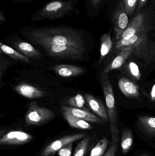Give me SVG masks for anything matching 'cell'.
Segmentation results:
<instances>
[{"instance_id":"1","label":"cell","mask_w":155,"mask_h":156,"mask_svg":"<svg viewBox=\"0 0 155 156\" xmlns=\"http://www.w3.org/2000/svg\"><path fill=\"white\" fill-rule=\"evenodd\" d=\"M20 31L22 36L42 48L52 45H68L86 50V33L82 29L61 25L24 27Z\"/></svg>"},{"instance_id":"2","label":"cell","mask_w":155,"mask_h":156,"mask_svg":"<svg viewBox=\"0 0 155 156\" xmlns=\"http://www.w3.org/2000/svg\"><path fill=\"white\" fill-rule=\"evenodd\" d=\"M79 0H53L48 2L35 11L30 18L31 22L54 20L65 16L80 14L76 8Z\"/></svg>"},{"instance_id":"3","label":"cell","mask_w":155,"mask_h":156,"mask_svg":"<svg viewBox=\"0 0 155 156\" xmlns=\"http://www.w3.org/2000/svg\"><path fill=\"white\" fill-rule=\"evenodd\" d=\"M149 33H141L119 39L116 47L118 49L131 46L133 48V54L136 56L149 60L153 57V42L149 37Z\"/></svg>"},{"instance_id":"4","label":"cell","mask_w":155,"mask_h":156,"mask_svg":"<svg viewBox=\"0 0 155 156\" xmlns=\"http://www.w3.org/2000/svg\"><path fill=\"white\" fill-rule=\"evenodd\" d=\"M155 31V11L149 5L134 16L120 39L141 33Z\"/></svg>"},{"instance_id":"5","label":"cell","mask_w":155,"mask_h":156,"mask_svg":"<svg viewBox=\"0 0 155 156\" xmlns=\"http://www.w3.org/2000/svg\"><path fill=\"white\" fill-rule=\"evenodd\" d=\"M100 81L105 99L108 119L110 121L112 142L118 143L119 130L117 127V113L113 87L109 80L107 74L102 73Z\"/></svg>"},{"instance_id":"6","label":"cell","mask_w":155,"mask_h":156,"mask_svg":"<svg viewBox=\"0 0 155 156\" xmlns=\"http://www.w3.org/2000/svg\"><path fill=\"white\" fill-rule=\"evenodd\" d=\"M55 114L51 110L40 106L35 102L30 103L25 115L28 125H40L54 118Z\"/></svg>"},{"instance_id":"7","label":"cell","mask_w":155,"mask_h":156,"mask_svg":"<svg viewBox=\"0 0 155 156\" xmlns=\"http://www.w3.org/2000/svg\"><path fill=\"white\" fill-rule=\"evenodd\" d=\"M49 56L56 58L78 60L83 57L85 50L68 45L47 46L43 48Z\"/></svg>"},{"instance_id":"8","label":"cell","mask_w":155,"mask_h":156,"mask_svg":"<svg viewBox=\"0 0 155 156\" xmlns=\"http://www.w3.org/2000/svg\"><path fill=\"white\" fill-rule=\"evenodd\" d=\"M112 21L116 37L119 40L129 23L128 15L126 11L123 0H120L115 9L113 14Z\"/></svg>"},{"instance_id":"9","label":"cell","mask_w":155,"mask_h":156,"mask_svg":"<svg viewBox=\"0 0 155 156\" xmlns=\"http://www.w3.org/2000/svg\"><path fill=\"white\" fill-rule=\"evenodd\" d=\"M86 135L85 133H77L63 136L49 144L44 148L41 156H51L59 151L64 147L73 143L80 139H83Z\"/></svg>"},{"instance_id":"10","label":"cell","mask_w":155,"mask_h":156,"mask_svg":"<svg viewBox=\"0 0 155 156\" xmlns=\"http://www.w3.org/2000/svg\"><path fill=\"white\" fill-rule=\"evenodd\" d=\"M33 139L30 134L21 131L8 132L0 138V144L4 145H19L27 144Z\"/></svg>"},{"instance_id":"11","label":"cell","mask_w":155,"mask_h":156,"mask_svg":"<svg viewBox=\"0 0 155 156\" xmlns=\"http://www.w3.org/2000/svg\"><path fill=\"white\" fill-rule=\"evenodd\" d=\"M120 52L113 60L106 67L102 73L107 74L114 69L120 68L124 64L127 58L133 54V48L131 46L125 47L119 49Z\"/></svg>"},{"instance_id":"12","label":"cell","mask_w":155,"mask_h":156,"mask_svg":"<svg viewBox=\"0 0 155 156\" xmlns=\"http://www.w3.org/2000/svg\"><path fill=\"white\" fill-rule=\"evenodd\" d=\"M12 45L18 52L29 58L37 59L42 58V53L30 43L18 39L14 41Z\"/></svg>"},{"instance_id":"13","label":"cell","mask_w":155,"mask_h":156,"mask_svg":"<svg viewBox=\"0 0 155 156\" xmlns=\"http://www.w3.org/2000/svg\"><path fill=\"white\" fill-rule=\"evenodd\" d=\"M15 90L20 95L29 99L42 98L46 94L45 92L26 83L18 84L15 87Z\"/></svg>"},{"instance_id":"14","label":"cell","mask_w":155,"mask_h":156,"mask_svg":"<svg viewBox=\"0 0 155 156\" xmlns=\"http://www.w3.org/2000/svg\"><path fill=\"white\" fill-rule=\"evenodd\" d=\"M52 68L57 75L63 77L77 76L85 72L83 69L74 65H57Z\"/></svg>"},{"instance_id":"15","label":"cell","mask_w":155,"mask_h":156,"mask_svg":"<svg viewBox=\"0 0 155 156\" xmlns=\"http://www.w3.org/2000/svg\"><path fill=\"white\" fill-rule=\"evenodd\" d=\"M118 87L127 98H137L140 96L139 86L126 78H122L119 80Z\"/></svg>"},{"instance_id":"16","label":"cell","mask_w":155,"mask_h":156,"mask_svg":"<svg viewBox=\"0 0 155 156\" xmlns=\"http://www.w3.org/2000/svg\"><path fill=\"white\" fill-rule=\"evenodd\" d=\"M62 108L66 110L74 116L84 120L86 122L99 124H102L103 122V119L93 114L89 111L73 108L70 106H62Z\"/></svg>"},{"instance_id":"17","label":"cell","mask_w":155,"mask_h":156,"mask_svg":"<svg viewBox=\"0 0 155 156\" xmlns=\"http://www.w3.org/2000/svg\"><path fill=\"white\" fill-rule=\"evenodd\" d=\"M85 99L91 110L99 117L103 119H108V112L103 103L92 94H85Z\"/></svg>"},{"instance_id":"18","label":"cell","mask_w":155,"mask_h":156,"mask_svg":"<svg viewBox=\"0 0 155 156\" xmlns=\"http://www.w3.org/2000/svg\"><path fill=\"white\" fill-rule=\"evenodd\" d=\"M62 109L65 119L71 127L82 130H91L93 128V126L88 122L74 116L63 108Z\"/></svg>"},{"instance_id":"19","label":"cell","mask_w":155,"mask_h":156,"mask_svg":"<svg viewBox=\"0 0 155 156\" xmlns=\"http://www.w3.org/2000/svg\"><path fill=\"white\" fill-rule=\"evenodd\" d=\"M0 51L1 53L5 54L15 60L24 62L27 64L31 63V61L28 58L22 55L17 50H15L9 46L4 44L2 43H0Z\"/></svg>"},{"instance_id":"20","label":"cell","mask_w":155,"mask_h":156,"mask_svg":"<svg viewBox=\"0 0 155 156\" xmlns=\"http://www.w3.org/2000/svg\"><path fill=\"white\" fill-rule=\"evenodd\" d=\"M138 122L145 133L149 135L155 136V117L142 116L139 117Z\"/></svg>"},{"instance_id":"21","label":"cell","mask_w":155,"mask_h":156,"mask_svg":"<svg viewBox=\"0 0 155 156\" xmlns=\"http://www.w3.org/2000/svg\"><path fill=\"white\" fill-rule=\"evenodd\" d=\"M113 46V42L110 33L104 34L101 37L100 48V62L109 54Z\"/></svg>"},{"instance_id":"22","label":"cell","mask_w":155,"mask_h":156,"mask_svg":"<svg viewBox=\"0 0 155 156\" xmlns=\"http://www.w3.org/2000/svg\"><path fill=\"white\" fill-rule=\"evenodd\" d=\"M133 143V136L132 132L129 129L124 130L123 131L121 144L123 154H126L130 151Z\"/></svg>"},{"instance_id":"23","label":"cell","mask_w":155,"mask_h":156,"mask_svg":"<svg viewBox=\"0 0 155 156\" xmlns=\"http://www.w3.org/2000/svg\"><path fill=\"white\" fill-rule=\"evenodd\" d=\"M108 144V139L106 137L102 138L92 149L90 156H103Z\"/></svg>"},{"instance_id":"24","label":"cell","mask_w":155,"mask_h":156,"mask_svg":"<svg viewBox=\"0 0 155 156\" xmlns=\"http://www.w3.org/2000/svg\"><path fill=\"white\" fill-rule=\"evenodd\" d=\"M67 102L70 107L88 111V109L85 106V100L82 94H77L75 96L71 97L68 99Z\"/></svg>"},{"instance_id":"25","label":"cell","mask_w":155,"mask_h":156,"mask_svg":"<svg viewBox=\"0 0 155 156\" xmlns=\"http://www.w3.org/2000/svg\"><path fill=\"white\" fill-rule=\"evenodd\" d=\"M91 138L89 137L84 138L77 145L75 150L73 156H84L86 153Z\"/></svg>"},{"instance_id":"26","label":"cell","mask_w":155,"mask_h":156,"mask_svg":"<svg viewBox=\"0 0 155 156\" xmlns=\"http://www.w3.org/2000/svg\"><path fill=\"white\" fill-rule=\"evenodd\" d=\"M123 2L127 15L131 16L135 10L138 0H123Z\"/></svg>"},{"instance_id":"27","label":"cell","mask_w":155,"mask_h":156,"mask_svg":"<svg viewBox=\"0 0 155 156\" xmlns=\"http://www.w3.org/2000/svg\"><path fill=\"white\" fill-rule=\"evenodd\" d=\"M128 69L133 77L139 80L141 77V73L137 65L134 62H130L128 64Z\"/></svg>"},{"instance_id":"28","label":"cell","mask_w":155,"mask_h":156,"mask_svg":"<svg viewBox=\"0 0 155 156\" xmlns=\"http://www.w3.org/2000/svg\"><path fill=\"white\" fill-rule=\"evenodd\" d=\"M102 2V0H90L86 3V9L89 14L98 9Z\"/></svg>"},{"instance_id":"29","label":"cell","mask_w":155,"mask_h":156,"mask_svg":"<svg viewBox=\"0 0 155 156\" xmlns=\"http://www.w3.org/2000/svg\"><path fill=\"white\" fill-rule=\"evenodd\" d=\"M73 143H71L60 149L58 151V156H71Z\"/></svg>"},{"instance_id":"30","label":"cell","mask_w":155,"mask_h":156,"mask_svg":"<svg viewBox=\"0 0 155 156\" xmlns=\"http://www.w3.org/2000/svg\"><path fill=\"white\" fill-rule=\"evenodd\" d=\"M8 65V61L2 57V53H1V58H0V79H1L0 81H1V85H2V79L5 72L7 69Z\"/></svg>"},{"instance_id":"31","label":"cell","mask_w":155,"mask_h":156,"mask_svg":"<svg viewBox=\"0 0 155 156\" xmlns=\"http://www.w3.org/2000/svg\"><path fill=\"white\" fill-rule=\"evenodd\" d=\"M117 143L112 142L108 150L106 151L103 156H115L117 150Z\"/></svg>"},{"instance_id":"32","label":"cell","mask_w":155,"mask_h":156,"mask_svg":"<svg viewBox=\"0 0 155 156\" xmlns=\"http://www.w3.org/2000/svg\"><path fill=\"white\" fill-rule=\"evenodd\" d=\"M147 2V0H139L138 1V5H137V8L136 9L137 13L140 12L141 9L145 6Z\"/></svg>"},{"instance_id":"33","label":"cell","mask_w":155,"mask_h":156,"mask_svg":"<svg viewBox=\"0 0 155 156\" xmlns=\"http://www.w3.org/2000/svg\"><path fill=\"white\" fill-rule=\"evenodd\" d=\"M5 21H6V18L4 14L2 11H0V25H1L2 24L5 22Z\"/></svg>"},{"instance_id":"34","label":"cell","mask_w":155,"mask_h":156,"mask_svg":"<svg viewBox=\"0 0 155 156\" xmlns=\"http://www.w3.org/2000/svg\"><path fill=\"white\" fill-rule=\"evenodd\" d=\"M151 100L152 102L155 101V83L152 88L151 92Z\"/></svg>"},{"instance_id":"35","label":"cell","mask_w":155,"mask_h":156,"mask_svg":"<svg viewBox=\"0 0 155 156\" xmlns=\"http://www.w3.org/2000/svg\"><path fill=\"white\" fill-rule=\"evenodd\" d=\"M15 1L18 2H30L35 1V0H15Z\"/></svg>"},{"instance_id":"36","label":"cell","mask_w":155,"mask_h":156,"mask_svg":"<svg viewBox=\"0 0 155 156\" xmlns=\"http://www.w3.org/2000/svg\"><path fill=\"white\" fill-rule=\"evenodd\" d=\"M151 1H152V3L153 4L154 6H155V0H151Z\"/></svg>"},{"instance_id":"37","label":"cell","mask_w":155,"mask_h":156,"mask_svg":"<svg viewBox=\"0 0 155 156\" xmlns=\"http://www.w3.org/2000/svg\"><path fill=\"white\" fill-rule=\"evenodd\" d=\"M140 156H150V155L148 154H144Z\"/></svg>"},{"instance_id":"38","label":"cell","mask_w":155,"mask_h":156,"mask_svg":"<svg viewBox=\"0 0 155 156\" xmlns=\"http://www.w3.org/2000/svg\"><path fill=\"white\" fill-rule=\"evenodd\" d=\"M84 1L86 3H87L90 0H84Z\"/></svg>"}]
</instances>
